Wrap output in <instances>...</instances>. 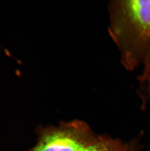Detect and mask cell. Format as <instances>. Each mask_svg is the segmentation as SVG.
Masks as SVG:
<instances>
[{
	"label": "cell",
	"mask_w": 150,
	"mask_h": 151,
	"mask_svg": "<svg viewBox=\"0 0 150 151\" xmlns=\"http://www.w3.org/2000/svg\"><path fill=\"white\" fill-rule=\"evenodd\" d=\"M108 31L128 71L144 64L150 50V0L112 1Z\"/></svg>",
	"instance_id": "cell-1"
},
{
	"label": "cell",
	"mask_w": 150,
	"mask_h": 151,
	"mask_svg": "<svg viewBox=\"0 0 150 151\" xmlns=\"http://www.w3.org/2000/svg\"><path fill=\"white\" fill-rule=\"evenodd\" d=\"M37 144L30 151H81L96 140V135L84 121L74 120L57 126H40Z\"/></svg>",
	"instance_id": "cell-2"
},
{
	"label": "cell",
	"mask_w": 150,
	"mask_h": 151,
	"mask_svg": "<svg viewBox=\"0 0 150 151\" xmlns=\"http://www.w3.org/2000/svg\"><path fill=\"white\" fill-rule=\"evenodd\" d=\"M137 142L133 140L123 142L119 138L104 134L99 135L96 141L81 151H131Z\"/></svg>",
	"instance_id": "cell-3"
},
{
	"label": "cell",
	"mask_w": 150,
	"mask_h": 151,
	"mask_svg": "<svg viewBox=\"0 0 150 151\" xmlns=\"http://www.w3.org/2000/svg\"><path fill=\"white\" fill-rule=\"evenodd\" d=\"M143 70L138 77V88L141 91L150 93V50L143 65Z\"/></svg>",
	"instance_id": "cell-4"
},
{
	"label": "cell",
	"mask_w": 150,
	"mask_h": 151,
	"mask_svg": "<svg viewBox=\"0 0 150 151\" xmlns=\"http://www.w3.org/2000/svg\"><path fill=\"white\" fill-rule=\"evenodd\" d=\"M141 148V146L139 144V142H137L135 145V146L133 147V148L132 149L131 151H139Z\"/></svg>",
	"instance_id": "cell-5"
},
{
	"label": "cell",
	"mask_w": 150,
	"mask_h": 151,
	"mask_svg": "<svg viewBox=\"0 0 150 151\" xmlns=\"http://www.w3.org/2000/svg\"><path fill=\"white\" fill-rule=\"evenodd\" d=\"M4 53H6V55L7 56H9V57H12L11 54L10 53V51H9V50H7V49H4Z\"/></svg>",
	"instance_id": "cell-6"
},
{
	"label": "cell",
	"mask_w": 150,
	"mask_h": 151,
	"mask_svg": "<svg viewBox=\"0 0 150 151\" xmlns=\"http://www.w3.org/2000/svg\"><path fill=\"white\" fill-rule=\"evenodd\" d=\"M15 73L16 75V76H17L18 77H20L21 76V71H20V70H18V69H16V70H15Z\"/></svg>",
	"instance_id": "cell-7"
},
{
	"label": "cell",
	"mask_w": 150,
	"mask_h": 151,
	"mask_svg": "<svg viewBox=\"0 0 150 151\" xmlns=\"http://www.w3.org/2000/svg\"><path fill=\"white\" fill-rule=\"evenodd\" d=\"M17 62L18 64L23 65V63H22V62H21V60H17Z\"/></svg>",
	"instance_id": "cell-8"
}]
</instances>
